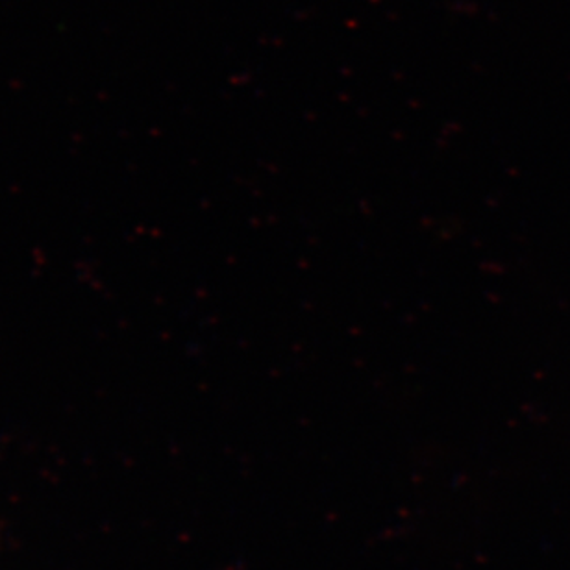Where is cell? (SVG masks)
I'll list each match as a JSON object with an SVG mask.
<instances>
[]
</instances>
